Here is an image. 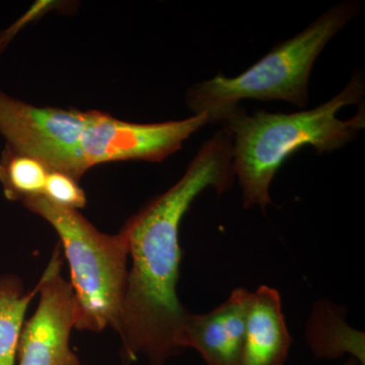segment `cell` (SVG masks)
<instances>
[{"instance_id": "obj_1", "label": "cell", "mask_w": 365, "mask_h": 365, "mask_svg": "<svg viewBox=\"0 0 365 365\" xmlns=\"http://www.w3.org/2000/svg\"><path fill=\"white\" fill-rule=\"evenodd\" d=\"M235 179L232 137L222 128L202 144L181 179L122 228L132 260L118 332L126 361L143 356L150 365H165L182 352L176 336L188 312L177 294L180 225L202 192L212 188L220 195Z\"/></svg>"}, {"instance_id": "obj_2", "label": "cell", "mask_w": 365, "mask_h": 365, "mask_svg": "<svg viewBox=\"0 0 365 365\" xmlns=\"http://www.w3.org/2000/svg\"><path fill=\"white\" fill-rule=\"evenodd\" d=\"M210 123L209 113L162 123H131L104 112L37 107L0 90V134L6 148L78 181L101 163L163 162Z\"/></svg>"}, {"instance_id": "obj_3", "label": "cell", "mask_w": 365, "mask_h": 365, "mask_svg": "<svg viewBox=\"0 0 365 365\" xmlns=\"http://www.w3.org/2000/svg\"><path fill=\"white\" fill-rule=\"evenodd\" d=\"M364 78L357 72L339 93L309 110L283 114L235 107L223 118L232 137V163L242 189V206L266 213L273 204L270 186L290 155L304 146L319 155L351 143L365 127Z\"/></svg>"}, {"instance_id": "obj_4", "label": "cell", "mask_w": 365, "mask_h": 365, "mask_svg": "<svg viewBox=\"0 0 365 365\" xmlns=\"http://www.w3.org/2000/svg\"><path fill=\"white\" fill-rule=\"evenodd\" d=\"M360 11L355 0L341 2L322 14L302 32L274 46L240 76L217 74L191 86L186 104L194 115L209 113L215 123L246 98L283 101L299 108L309 103V81L314 62L327 44Z\"/></svg>"}, {"instance_id": "obj_5", "label": "cell", "mask_w": 365, "mask_h": 365, "mask_svg": "<svg viewBox=\"0 0 365 365\" xmlns=\"http://www.w3.org/2000/svg\"><path fill=\"white\" fill-rule=\"evenodd\" d=\"M23 204L58 235L71 268L74 328L101 332L111 327L119 332L128 279L129 249L123 232H101L78 210L61 207L44 196L31 197Z\"/></svg>"}, {"instance_id": "obj_6", "label": "cell", "mask_w": 365, "mask_h": 365, "mask_svg": "<svg viewBox=\"0 0 365 365\" xmlns=\"http://www.w3.org/2000/svg\"><path fill=\"white\" fill-rule=\"evenodd\" d=\"M62 263L56 247L37 284V309L21 330L19 365H81L69 344L76 325V299L71 283L62 277Z\"/></svg>"}, {"instance_id": "obj_7", "label": "cell", "mask_w": 365, "mask_h": 365, "mask_svg": "<svg viewBox=\"0 0 365 365\" xmlns=\"http://www.w3.org/2000/svg\"><path fill=\"white\" fill-rule=\"evenodd\" d=\"M250 294L246 288H235L212 311L185 314L176 336L178 348H193L207 365H241Z\"/></svg>"}, {"instance_id": "obj_8", "label": "cell", "mask_w": 365, "mask_h": 365, "mask_svg": "<svg viewBox=\"0 0 365 365\" xmlns=\"http://www.w3.org/2000/svg\"><path fill=\"white\" fill-rule=\"evenodd\" d=\"M292 342L279 292L267 285L251 292L241 365H284Z\"/></svg>"}, {"instance_id": "obj_9", "label": "cell", "mask_w": 365, "mask_h": 365, "mask_svg": "<svg viewBox=\"0 0 365 365\" xmlns=\"http://www.w3.org/2000/svg\"><path fill=\"white\" fill-rule=\"evenodd\" d=\"M307 339L317 359H335L350 354L364 365V333L348 325L344 311L329 300L314 304L307 322Z\"/></svg>"}, {"instance_id": "obj_10", "label": "cell", "mask_w": 365, "mask_h": 365, "mask_svg": "<svg viewBox=\"0 0 365 365\" xmlns=\"http://www.w3.org/2000/svg\"><path fill=\"white\" fill-rule=\"evenodd\" d=\"M37 294V285L26 292L16 275L0 277V365H16L26 309Z\"/></svg>"}, {"instance_id": "obj_11", "label": "cell", "mask_w": 365, "mask_h": 365, "mask_svg": "<svg viewBox=\"0 0 365 365\" xmlns=\"http://www.w3.org/2000/svg\"><path fill=\"white\" fill-rule=\"evenodd\" d=\"M50 170L37 158L6 148L0 158V182L4 196L21 202L31 197L43 196Z\"/></svg>"}, {"instance_id": "obj_12", "label": "cell", "mask_w": 365, "mask_h": 365, "mask_svg": "<svg viewBox=\"0 0 365 365\" xmlns=\"http://www.w3.org/2000/svg\"><path fill=\"white\" fill-rule=\"evenodd\" d=\"M43 196L56 205L73 210L85 207L86 203L85 191L78 180L57 170H50Z\"/></svg>"}, {"instance_id": "obj_13", "label": "cell", "mask_w": 365, "mask_h": 365, "mask_svg": "<svg viewBox=\"0 0 365 365\" xmlns=\"http://www.w3.org/2000/svg\"><path fill=\"white\" fill-rule=\"evenodd\" d=\"M56 2L53 1H38L36 2L35 6L31 7L28 13L24 14L23 16L14 24L13 26H9L6 30L0 32V54L6 49V46L9 44L11 40L14 39V36L19 33V31L26 26V24L30 23L33 19H37L41 14H44V11H49L53 6H56Z\"/></svg>"}, {"instance_id": "obj_14", "label": "cell", "mask_w": 365, "mask_h": 365, "mask_svg": "<svg viewBox=\"0 0 365 365\" xmlns=\"http://www.w3.org/2000/svg\"><path fill=\"white\" fill-rule=\"evenodd\" d=\"M359 362L356 361L354 359H349L347 361L345 362L343 365H359Z\"/></svg>"}]
</instances>
